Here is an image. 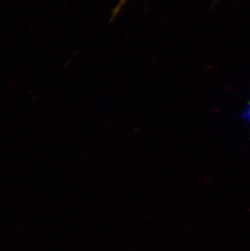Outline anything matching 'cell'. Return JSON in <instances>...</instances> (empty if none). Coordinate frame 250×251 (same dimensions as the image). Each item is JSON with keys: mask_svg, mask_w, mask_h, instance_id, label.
Wrapping results in <instances>:
<instances>
[{"mask_svg": "<svg viewBox=\"0 0 250 251\" xmlns=\"http://www.w3.org/2000/svg\"><path fill=\"white\" fill-rule=\"evenodd\" d=\"M246 117H247V118H248L250 121V106H249L248 110L246 111Z\"/></svg>", "mask_w": 250, "mask_h": 251, "instance_id": "1", "label": "cell"}, {"mask_svg": "<svg viewBox=\"0 0 250 251\" xmlns=\"http://www.w3.org/2000/svg\"><path fill=\"white\" fill-rule=\"evenodd\" d=\"M126 1H127V0H123V2H126Z\"/></svg>", "mask_w": 250, "mask_h": 251, "instance_id": "2", "label": "cell"}]
</instances>
